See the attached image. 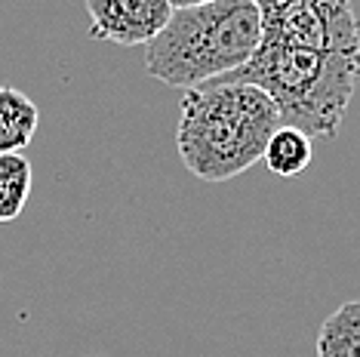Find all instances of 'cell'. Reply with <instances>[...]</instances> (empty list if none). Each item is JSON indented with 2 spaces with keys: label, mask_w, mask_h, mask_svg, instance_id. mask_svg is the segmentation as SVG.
Segmentation results:
<instances>
[{
  "label": "cell",
  "mask_w": 360,
  "mask_h": 357,
  "mask_svg": "<svg viewBox=\"0 0 360 357\" xmlns=\"http://www.w3.org/2000/svg\"><path fill=\"white\" fill-rule=\"evenodd\" d=\"M277 126L281 111L259 86L203 84L182 96L176 148L191 176L228 182L259 164Z\"/></svg>",
  "instance_id": "cell-1"
},
{
  "label": "cell",
  "mask_w": 360,
  "mask_h": 357,
  "mask_svg": "<svg viewBox=\"0 0 360 357\" xmlns=\"http://www.w3.org/2000/svg\"><path fill=\"white\" fill-rule=\"evenodd\" d=\"M212 84H250L271 96L281 126L308 139H335L360 84V53H317L259 44L243 68Z\"/></svg>",
  "instance_id": "cell-2"
},
{
  "label": "cell",
  "mask_w": 360,
  "mask_h": 357,
  "mask_svg": "<svg viewBox=\"0 0 360 357\" xmlns=\"http://www.w3.org/2000/svg\"><path fill=\"white\" fill-rule=\"evenodd\" d=\"M262 44L252 0H216L173 10L167 28L145 46V71L167 86L194 89L243 68Z\"/></svg>",
  "instance_id": "cell-3"
},
{
  "label": "cell",
  "mask_w": 360,
  "mask_h": 357,
  "mask_svg": "<svg viewBox=\"0 0 360 357\" xmlns=\"http://www.w3.org/2000/svg\"><path fill=\"white\" fill-rule=\"evenodd\" d=\"M262 15V44L317 53H360L351 0H252Z\"/></svg>",
  "instance_id": "cell-4"
},
{
  "label": "cell",
  "mask_w": 360,
  "mask_h": 357,
  "mask_svg": "<svg viewBox=\"0 0 360 357\" xmlns=\"http://www.w3.org/2000/svg\"><path fill=\"white\" fill-rule=\"evenodd\" d=\"M89 37L117 46H148L167 28L169 0H86Z\"/></svg>",
  "instance_id": "cell-5"
},
{
  "label": "cell",
  "mask_w": 360,
  "mask_h": 357,
  "mask_svg": "<svg viewBox=\"0 0 360 357\" xmlns=\"http://www.w3.org/2000/svg\"><path fill=\"white\" fill-rule=\"evenodd\" d=\"M40 126V108L15 86H0V154L25 151Z\"/></svg>",
  "instance_id": "cell-6"
},
{
  "label": "cell",
  "mask_w": 360,
  "mask_h": 357,
  "mask_svg": "<svg viewBox=\"0 0 360 357\" xmlns=\"http://www.w3.org/2000/svg\"><path fill=\"white\" fill-rule=\"evenodd\" d=\"M317 357H360V299H348L321 323Z\"/></svg>",
  "instance_id": "cell-7"
},
{
  "label": "cell",
  "mask_w": 360,
  "mask_h": 357,
  "mask_svg": "<svg viewBox=\"0 0 360 357\" xmlns=\"http://www.w3.org/2000/svg\"><path fill=\"white\" fill-rule=\"evenodd\" d=\"M34 169L22 151L0 154V225L15 222L28 207Z\"/></svg>",
  "instance_id": "cell-8"
},
{
  "label": "cell",
  "mask_w": 360,
  "mask_h": 357,
  "mask_svg": "<svg viewBox=\"0 0 360 357\" xmlns=\"http://www.w3.org/2000/svg\"><path fill=\"white\" fill-rule=\"evenodd\" d=\"M268 173L277 178H296L311 167L314 160V145L305 133L292 126H277L274 136L268 139V148L262 154Z\"/></svg>",
  "instance_id": "cell-9"
},
{
  "label": "cell",
  "mask_w": 360,
  "mask_h": 357,
  "mask_svg": "<svg viewBox=\"0 0 360 357\" xmlns=\"http://www.w3.org/2000/svg\"><path fill=\"white\" fill-rule=\"evenodd\" d=\"M173 10H191V6H207V4H216V0H169Z\"/></svg>",
  "instance_id": "cell-10"
}]
</instances>
